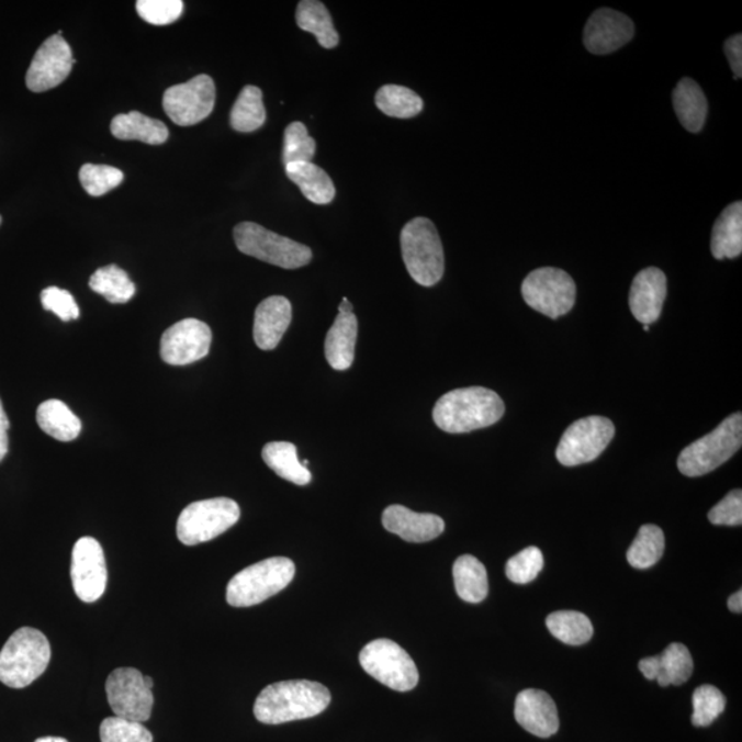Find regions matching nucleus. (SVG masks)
I'll list each match as a JSON object with an SVG mask.
<instances>
[{
    "instance_id": "obj_39",
    "label": "nucleus",
    "mask_w": 742,
    "mask_h": 742,
    "mask_svg": "<svg viewBox=\"0 0 742 742\" xmlns=\"http://www.w3.org/2000/svg\"><path fill=\"white\" fill-rule=\"evenodd\" d=\"M79 178L87 193L92 198H101L123 182L124 173L111 166L89 162L80 168Z\"/></svg>"
},
{
    "instance_id": "obj_14",
    "label": "nucleus",
    "mask_w": 742,
    "mask_h": 742,
    "mask_svg": "<svg viewBox=\"0 0 742 742\" xmlns=\"http://www.w3.org/2000/svg\"><path fill=\"white\" fill-rule=\"evenodd\" d=\"M70 577L76 596L81 602H98L106 591L108 570L102 546L91 537L80 538L72 551Z\"/></svg>"
},
{
    "instance_id": "obj_41",
    "label": "nucleus",
    "mask_w": 742,
    "mask_h": 742,
    "mask_svg": "<svg viewBox=\"0 0 742 742\" xmlns=\"http://www.w3.org/2000/svg\"><path fill=\"white\" fill-rule=\"evenodd\" d=\"M100 735L101 742H153V735L144 724L120 717L103 720Z\"/></svg>"
},
{
    "instance_id": "obj_15",
    "label": "nucleus",
    "mask_w": 742,
    "mask_h": 742,
    "mask_svg": "<svg viewBox=\"0 0 742 742\" xmlns=\"http://www.w3.org/2000/svg\"><path fill=\"white\" fill-rule=\"evenodd\" d=\"M211 342L210 326L203 321L188 318L164 331L160 355L168 364L186 366L204 359L210 353Z\"/></svg>"
},
{
    "instance_id": "obj_7",
    "label": "nucleus",
    "mask_w": 742,
    "mask_h": 742,
    "mask_svg": "<svg viewBox=\"0 0 742 742\" xmlns=\"http://www.w3.org/2000/svg\"><path fill=\"white\" fill-rule=\"evenodd\" d=\"M234 241L239 252L285 270L300 269L313 259V252L305 245L278 236L258 223H239L234 228Z\"/></svg>"
},
{
    "instance_id": "obj_32",
    "label": "nucleus",
    "mask_w": 742,
    "mask_h": 742,
    "mask_svg": "<svg viewBox=\"0 0 742 742\" xmlns=\"http://www.w3.org/2000/svg\"><path fill=\"white\" fill-rule=\"evenodd\" d=\"M551 636L571 647L585 645L592 640L594 627L586 615L576 610H559L546 619Z\"/></svg>"
},
{
    "instance_id": "obj_37",
    "label": "nucleus",
    "mask_w": 742,
    "mask_h": 742,
    "mask_svg": "<svg viewBox=\"0 0 742 742\" xmlns=\"http://www.w3.org/2000/svg\"><path fill=\"white\" fill-rule=\"evenodd\" d=\"M726 708L723 693L712 685H702L693 693L692 723L696 728H708Z\"/></svg>"
},
{
    "instance_id": "obj_3",
    "label": "nucleus",
    "mask_w": 742,
    "mask_h": 742,
    "mask_svg": "<svg viewBox=\"0 0 742 742\" xmlns=\"http://www.w3.org/2000/svg\"><path fill=\"white\" fill-rule=\"evenodd\" d=\"M52 659L50 642L42 631L23 627L0 651V682L13 689L34 684Z\"/></svg>"
},
{
    "instance_id": "obj_9",
    "label": "nucleus",
    "mask_w": 742,
    "mask_h": 742,
    "mask_svg": "<svg viewBox=\"0 0 742 742\" xmlns=\"http://www.w3.org/2000/svg\"><path fill=\"white\" fill-rule=\"evenodd\" d=\"M366 673L395 692H411L418 685L416 663L405 649L391 640L368 643L359 654Z\"/></svg>"
},
{
    "instance_id": "obj_36",
    "label": "nucleus",
    "mask_w": 742,
    "mask_h": 742,
    "mask_svg": "<svg viewBox=\"0 0 742 742\" xmlns=\"http://www.w3.org/2000/svg\"><path fill=\"white\" fill-rule=\"evenodd\" d=\"M375 105L386 116L396 119H412L421 113L424 101L407 87L389 85L383 86L375 94Z\"/></svg>"
},
{
    "instance_id": "obj_29",
    "label": "nucleus",
    "mask_w": 742,
    "mask_h": 742,
    "mask_svg": "<svg viewBox=\"0 0 742 742\" xmlns=\"http://www.w3.org/2000/svg\"><path fill=\"white\" fill-rule=\"evenodd\" d=\"M36 421L43 432L59 441H72L81 432V421L64 402H43L36 412Z\"/></svg>"
},
{
    "instance_id": "obj_26",
    "label": "nucleus",
    "mask_w": 742,
    "mask_h": 742,
    "mask_svg": "<svg viewBox=\"0 0 742 742\" xmlns=\"http://www.w3.org/2000/svg\"><path fill=\"white\" fill-rule=\"evenodd\" d=\"M111 131L120 140H139L147 145H162L169 136L166 124L139 112L117 114L112 120Z\"/></svg>"
},
{
    "instance_id": "obj_43",
    "label": "nucleus",
    "mask_w": 742,
    "mask_h": 742,
    "mask_svg": "<svg viewBox=\"0 0 742 742\" xmlns=\"http://www.w3.org/2000/svg\"><path fill=\"white\" fill-rule=\"evenodd\" d=\"M41 300L43 308L52 311L59 319L64 322L79 319L80 310L78 303H76L72 293L65 291V289L57 286L47 288L42 292Z\"/></svg>"
},
{
    "instance_id": "obj_49",
    "label": "nucleus",
    "mask_w": 742,
    "mask_h": 742,
    "mask_svg": "<svg viewBox=\"0 0 742 742\" xmlns=\"http://www.w3.org/2000/svg\"><path fill=\"white\" fill-rule=\"evenodd\" d=\"M35 742H69L68 740L63 739V737H42Z\"/></svg>"
},
{
    "instance_id": "obj_40",
    "label": "nucleus",
    "mask_w": 742,
    "mask_h": 742,
    "mask_svg": "<svg viewBox=\"0 0 742 742\" xmlns=\"http://www.w3.org/2000/svg\"><path fill=\"white\" fill-rule=\"evenodd\" d=\"M543 564L542 551L535 546H529L507 561V580L517 583V585H527V583L537 580L540 571L543 570Z\"/></svg>"
},
{
    "instance_id": "obj_48",
    "label": "nucleus",
    "mask_w": 742,
    "mask_h": 742,
    "mask_svg": "<svg viewBox=\"0 0 742 742\" xmlns=\"http://www.w3.org/2000/svg\"><path fill=\"white\" fill-rule=\"evenodd\" d=\"M353 313V305L349 302L348 299L344 297L340 305H338V314H351Z\"/></svg>"
},
{
    "instance_id": "obj_10",
    "label": "nucleus",
    "mask_w": 742,
    "mask_h": 742,
    "mask_svg": "<svg viewBox=\"0 0 742 742\" xmlns=\"http://www.w3.org/2000/svg\"><path fill=\"white\" fill-rule=\"evenodd\" d=\"M529 307L551 319L570 313L575 305L576 285L569 272L553 267L533 270L521 285Z\"/></svg>"
},
{
    "instance_id": "obj_19",
    "label": "nucleus",
    "mask_w": 742,
    "mask_h": 742,
    "mask_svg": "<svg viewBox=\"0 0 742 742\" xmlns=\"http://www.w3.org/2000/svg\"><path fill=\"white\" fill-rule=\"evenodd\" d=\"M667 297V277L656 267L638 272L630 289V310L642 325H652L660 318Z\"/></svg>"
},
{
    "instance_id": "obj_35",
    "label": "nucleus",
    "mask_w": 742,
    "mask_h": 742,
    "mask_svg": "<svg viewBox=\"0 0 742 742\" xmlns=\"http://www.w3.org/2000/svg\"><path fill=\"white\" fill-rule=\"evenodd\" d=\"M665 548L662 528L645 524L637 533L634 542L627 551V561L637 570H648L662 559Z\"/></svg>"
},
{
    "instance_id": "obj_21",
    "label": "nucleus",
    "mask_w": 742,
    "mask_h": 742,
    "mask_svg": "<svg viewBox=\"0 0 742 742\" xmlns=\"http://www.w3.org/2000/svg\"><path fill=\"white\" fill-rule=\"evenodd\" d=\"M638 667L648 681H657L660 686L665 687L689 681L695 663L689 649L674 642L659 656L642 659Z\"/></svg>"
},
{
    "instance_id": "obj_1",
    "label": "nucleus",
    "mask_w": 742,
    "mask_h": 742,
    "mask_svg": "<svg viewBox=\"0 0 742 742\" xmlns=\"http://www.w3.org/2000/svg\"><path fill=\"white\" fill-rule=\"evenodd\" d=\"M331 701L329 689L313 681H283L265 687L256 698L254 713L265 724H281L314 718Z\"/></svg>"
},
{
    "instance_id": "obj_30",
    "label": "nucleus",
    "mask_w": 742,
    "mask_h": 742,
    "mask_svg": "<svg viewBox=\"0 0 742 742\" xmlns=\"http://www.w3.org/2000/svg\"><path fill=\"white\" fill-rule=\"evenodd\" d=\"M261 457H263L267 466L288 482L307 485L313 479L308 468H305L299 461L296 446L288 443V441H272V443L266 445L263 451H261Z\"/></svg>"
},
{
    "instance_id": "obj_17",
    "label": "nucleus",
    "mask_w": 742,
    "mask_h": 742,
    "mask_svg": "<svg viewBox=\"0 0 742 742\" xmlns=\"http://www.w3.org/2000/svg\"><path fill=\"white\" fill-rule=\"evenodd\" d=\"M636 34V25L626 14L612 9H598L588 19L583 42L588 52L605 56L629 43Z\"/></svg>"
},
{
    "instance_id": "obj_25",
    "label": "nucleus",
    "mask_w": 742,
    "mask_h": 742,
    "mask_svg": "<svg viewBox=\"0 0 742 742\" xmlns=\"http://www.w3.org/2000/svg\"><path fill=\"white\" fill-rule=\"evenodd\" d=\"M673 102L682 127L689 133H700L708 113V102L701 87L693 79H682L673 92Z\"/></svg>"
},
{
    "instance_id": "obj_28",
    "label": "nucleus",
    "mask_w": 742,
    "mask_h": 742,
    "mask_svg": "<svg viewBox=\"0 0 742 742\" xmlns=\"http://www.w3.org/2000/svg\"><path fill=\"white\" fill-rule=\"evenodd\" d=\"M452 576L458 597L469 604H479L488 596V576L485 566L476 556H458L452 566Z\"/></svg>"
},
{
    "instance_id": "obj_42",
    "label": "nucleus",
    "mask_w": 742,
    "mask_h": 742,
    "mask_svg": "<svg viewBox=\"0 0 742 742\" xmlns=\"http://www.w3.org/2000/svg\"><path fill=\"white\" fill-rule=\"evenodd\" d=\"M182 0H138L136 12L151 25L162 26L175 23L182 15Z\"/></svg>"
},
{
    "instance_id": "obj_2",
    "label": "nucleus",
    "mask_w": 742,
    "mask_h": 742,
    "mask_svg": "<svg viewBox=\"0 0 742 742\" xmlns=\"http://www.w3.org/2000/svg\"><path fill=\"white\" fill-rule=\"evenodd\" d=\"M504 414V401L496 392L471 386L441 396L434 408V421L447 434H468L491 427Z\"/></svg>"
},
{
    "instance_id": "obj_8",
    "label": "nucleus",
    "mask_w": 742,
    "mask_h": 742,
    "mask_svg": "<svg viewBox=\"0 0 742 742\" xmlns=\"http://www.w3.org/2000/svg\"><path fill=\"white\" fill-rule=\"evenodd\" d=\"M241 517V509L231 498L193 502L180 513L177 524L178 539L186 546L210 542L221 537Z\"/></svg>"
},
{
    "instance_id": "obj_52",
    "label": "nucleus",
    "mask_w": 742,
    "mask_h": 742,
    "mask_svg": "<svg viewBox=\"0 0 742 742\" xmlns=\"http://www.w3.org/2000/svg\"><path fill=\"white\" fill-rule=\"evenodd\" d=\"M0 225H2V216H0Z\"/></svg>"
},
{
    "instance_id": "obj_51",
    "label": "nucleus",
    "mask_w": 742,
    "mask_h": 742,
    "mask_svg": "<svg viewBox=\"0 0 742 742\" xmlns=\"http://www.w3.org/2000/svg\"><path fill=\"white\" fill-rule=\"evenodd\" d=\"M643 330L649 331V326H648V325H643Z\"/></svg>"
},
{
    "instance_id": "obj_11",
    "label": "nucleus",
    "mask_w": 742,
    "mask_h": 742,
    "mask_svg": "<svg viewBox=\"0 0 742 742\" xmlns=\"http://www.w3.org/2000/svg\"><path fill=\"white\" fill-rule=\"evenodd\" d=\"M614 436L615 425L610 419L599 416L582 418L565 430L556 447V460L564 466H577L597 460Z\"/></svg>"
},
{
    "instance_id": "obj_46",
    "label": "nucleus",
    "mask_w": 742,
    "mask_h": 742,
    "mask_svg": "<svg viewBox=\"0 0 742 742\" xmlns=\"http://www.w3.org/2000/svg\"><path fill=\"white\" fill-rule=\"evenodd\" d=\"M9 418L7 412H4L2 401H0V462L3 461V458L7 457L9 451Z\"/></svg>"
},
{
    "instance_id": "obj_16",
    "label": "nucleus",
    "mask_w": 742,
    "mask_h": 742,
    "mask_svg": "<svg viewBox=\"0 0 742 742\" xmlns=\"http://www.w3.org/2000/svg\"><path fill=\"white\" fill-rule=\"evenodd\" d=\"M75 59L72 48L63 36L54 35L37 48L26 72V87L32 92L56 89L72 72Z\"/></svg>"
},
{
    "instance_id": "obj_31",
    "label": "nucleus",
    "mask_w": 742,
    "mask_h": 742,
    "mask_svg": "<svg viewBox=\"0 0 742 742\" xmlns=\"http://www.w3.org/2000/svg\"><path fill=\"white\" fill-rule=\"evenodd\" d=\"M296 23L300 30L313 34L324 48H335L340 43L329 10L318 0H302L299 3Z\"/></svg>"
},
{
    "instance_id": "obj_33",
    "label": "nucleus",
    "mask_w": 742,
    "mask_h": 742,
    "mask_svg": "<svg viewBox=\"0 0 742 742\" xmlns=\"http://www.w3.org/2000/svg\"><path fill=\"white\" fill-rule=\"evenodd\" d=\"M266 123L263 92L256 86H245L232 109L231 124L238 133H254Z\"/></svg>"
},
{
    "instance_id": "obj_18",
    "label": "nucleus",
    "mask_w": 742,
    "mask_h": 742,
    "mask_svg": "<svg viewBox=\"0 0 742 742\" xmlns=\"http://www.w3.org/2000/svg\"><path fill=\"white\" fill-rule=\"evenodd\" d=\"M515 718L528 733L549 739L560 728L559 711L548 693L538 689L520 692L516 698Z\"/></svg>"
},
{
    "instance_id": "obj_34",
    "label": "nucleus",
    "mask_w": 742,
    "mask_h": 742,
    "mask_svg": "<svg viewBox=\"0 0 742 742\" xmlns=\"http://www.w3.org/2000/svg\"><path fill=\"white\" fill-rule=\"evenodd\" d=\"M89 285L92 291L101 294L112 304L128 303L136 293L135 283L130 280L127 272L116 265L98 269L91 276Z\"/></svg>"
},
{
    "instance_id": "obj_38",
    "label": "nucleus",
    "mask_w": 742,
    "mask_h": 742,
    "mask_svg": "<svg viewBox=\"0 0 742 742\" xmlns=\"http://www.w3.org/2000/svg\"><path fill=\"white\" fill-rule=\"evenodd\" d=\"M316 151V142L308 135L307 127L303 123L289 124L283 135V166L291 164L313 162Z\"/></svg>"
},
{
    "instance_id": "obj_24",
    "label": "nucleus",
    "mask_w": 742,
    "mask_h": 742,
    "mask_svg": "<svg viewBox=\"0 0 742 742\" xmlns=\"http://www.w3.org/2000/svg\"><path fill=\"white\" fill-rule=\"evenodd\" d=\"M715 259H735L742 254V203L735 201L715 222L711 237Z\"/></svg>"
},
{
    "instance_id": "obj_23",
    "label": "nucleus",
    "mask_w": 742,
    "mask_h": 742,
    "mask_svg": "<svg viewBox=\"0 0 742 742\" xmlns=\"http://www.w3.org/2000/svg\"><path fill=\"white\" fill-rule=\"evenodd\" d=\"M358 340V318L353 313L338 314L335 324L327 331L325 355L327 363L335 370H348L355 358Z\"/></svg>"
},
{
    "instance_id": "obj_20",
    "label": "nucleus",
    "mask_w": 742,
    "mask_h": 742,
    "mask_svg": "<svg viewBox=\"0 0 742 742\" xmlns=\"http://www.w3.org/2000/svg\"><path fill=\"white\" fill-rule=\"evenodd\" d=\"M383 526L386 531L412 543L430 542L439 538L446 528L443 518L430 513H416L402 505L386 507Z\"/></svg>"
},
{
    "instance_id": "obj_50",
    "label": "nucleus",
    "mask_w": 742,
    "mask_h": 742,
    "mask_svg": "<svg viewBox=\"0 0 742 742\" xmlns=\"http://www.w3.org/2000/svg\"><path fill=\"white\" fill-rule=\"evenodd\" d=\"M145 685L149 687V689L153 690V686H155V682L150 678V676H145Z\"/></svg>"
},
{
    "instance_id": "obj_5",
    "label": "nucleus",
    "mask_w": 742,
    "mask_h": 742,
    "mask_svg": "<svg viewBox=\"0 0 742 742\" xmlns=\"http://www.w3.org/2000/svg\"><path fill=\"white\" fill-rule=\"evenodd\" d=\"M403 261L408 274L423 286H434L445 274V252L438 231L427 217H416L401 234Z\"/></svg>"
},
{
    "instance_id": "obj_6",
    "label": "nucleus",
    "mask_w": 742,
    "mask_h": 742,
    "mask_svg": "<svg viewBox=\"0 0 742 742\" xmlns=\"http://www.w3.org/2000/svg\"><path fill=\"white\" fill-rule=\"evenodd\" d=\"M742 443L741 413L731 414L711 434L687 446L678 458V469L687 477L704 476L722 466Z\"/></svg>"
},
{
    "instance_id": "obj_4",
    "label": "nucleus",
    "mask_w": 742,
    "mask_h": 742,
    "mask_svg": "<svg viewBox=\"0 0 742 742\" xmlns=\"http://www.w3.org/2000/svg\"><path fill=\"white\" fill-rule=\"evenodd\" d=\"M296 565L286 556H272L238 572L227 585L226 598L232 607L248 608L291 585Z\"/></svg>"
},
{
    "instance_id": "obj_13",
    "label": "nucleus",
    "mask_w": 742,
    "mask_h": 742,
    "mask_svg": "<svg viewBox=\"0 0 742 742\" xmlns=\"http://www.w3.org/2000/svg\"><path fill=\"white\" fill-rule=\"evenodd\" d=\"M106 696L114 717L144 723L151 717L155 697L136 668L114 670L106 681Z\"/></svg>"
},
{
    "instance_id": "obj_45",
    "label": "nucleus",
    "mask_w": 742,
    "mask_h": 742,
    "mask_svg": "<svg viewBox=\"0 0 742 742\" xmlns=\"http://www.w3.org/2000/svg\"><path fill=\"white\" fill-rule=\"evenodd\" d=\"M724 54L729 59L734 79H741L742 76V35H734L724 42Z\"/></svg>"
},
{
    "instance_id": "obj_44",
    "label": "nucleus",
    "mask_w": 742,
    "mask_h": 742,
    "mask_svg": "<svg viewBox=\"0 0 742 742\" xmlns=\"http://www.w3.org/2000/svg\"><path fill=\"white\" fill-rule=\"evenodd\" d=\"M713 526L737 527L742 522V493L733 490L708 513Z\"/></svg>"
},
{
    "instance_id": "obj_12",
    "label": "nucleus",
    "mask_w": 742,
    "mask_h": 742,
    "mask_svg": "<svg viewBox=\"0 0 742 742\" xmlns=\"http://www.w3.org/2000/svg\"><path fill=\"white\" fill-rule=\"evenodd\" d=\"M215 102V81L209 75H199L188 83L169 87L162 97L167 116L182 127L203 122L214 111Z\"/></svg>"
},
{
    "instance_id": "obj_47",
    "label": "nucleus",
    "mask_w": 742,
    "mask_h": 742,
    "mask_svg": "<svg viewBox=\"0 0 742 742\" xmlns=\"http://www.w3.org/2000/svg\"><path fill=\"white\" fill-rule=\"evenodd\" d=\"M729 609L731 612L741 614L742 612V592H737L729 598Z\"/></svg>"
},
{
    "instance_id": "obj_22",
    "label": "nucleus",
    "mask_w": 742,
    "mask_h": 742,
    "mask_svg": "<svg viewBox=\"0 0 742 742\" xmlns=\"http://www.w3.org/2000/svg\"><path fill=\"white\" fill-rule=\"evenodd\" d=\"M292 322V304L286 297L271 296L256 308L254 337L256 346L272 351L281 342Z\"/></svg>"
},
{
    "instance_id": "obj_27",
    "label": "nucleus",
    "mask_w": 742,
    "mask_h": 742,
    "mask_svg": "<svg viewBox=\"0 0 742 742\" xmlns=\"http://www.w3.org/2000/svg\"><path fill=\"white\" fill-rule=\"evenodd\" d=\"M288 178L297 184L305 199L316 205L330 204L336 195L333 180L314 162H297L285 167Z\"/></svg>"
}]
</instances>
